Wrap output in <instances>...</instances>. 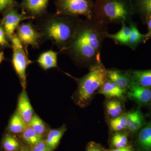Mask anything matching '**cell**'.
I'll list each match as a JSON object with an SVG mask.
<instances>
[{
  "instance_id": "d6a6232c",
  "label": "cell",
  "mask_w": 151,
  "mask_h": 151,
  "mask_svg": "<svg viewBox=\"0 0 151 151\" xmlns=\"http://www.w3.org/2000/svg\"><path fill=\"white\" fill-rule=\"evenodd\" d=\"M33 151H49L46 142L45 141L42 140L37 145L34 146Z\"/></svg>"
},
{
  "instance_id": "9a60e30c",
  "label": "cell",
  "mask_w": 151,
  "mask_h": 151,
  "mask_svg": "<svg viewBox=\"0 0 151 151\" xmlns=\"http://www.w3.org/2000/svg\"><path fill=\"white\" fill-rule=\"evenodd\" d=\"M129 74L132 81L141 86L151 89V69L132 70Z\"/></svg>"
},
{
  "instance_id": "44dd1931",
  "label": "cell",
  "mask_w": 151,
  "mask_h": 151,
  "mask_svg": "<svg viewBox=\"0 0 151 151\" xmlns=\"http://www.w3.org/2000/svg\"><path fill=\"white\" fill-rule=\"evenodd\" d=\"M24 139L27 143L32 145L35 146L42 140V136L38 134L29 127L23 132L22 134Z\"/></svg>"
},
{
  "instance_id": "ac0fdd59",
  "label": "cell",
  "mask_w": 151,
  "mask_h": 151,
  "mask_svg": "<svg viewBox=\"0 0 151 151\" xmlns=\"http://www.w3.org/2000/svg\"><path fill=\"white\" fill-rule=\"evenodd\" d=\"M122 24V29L119 32L114 34L108 33L107 37L113 40L117 44L127 45L131 32V27L127 26L125 22H123Z\"/></svg>"
},
{
  "instance_id": "603a6c76",
  "label": "cell",
  "mask_w": 151,
  "mask_h": 151,
  "mask_svg": "<svg viewBox=\"0 0 151 151\" xmlns=\"http://www.w3.org/2000/svg\"><path fill=\"white\" fill-rule=\"evenodd\" d=\"M19 146L16 139L9 134H7L3 139L2 147L5 151H17Z\"/></svg>"
},
{
  "instance_id": "d4e9b609",
  "label": "cell",
  "mask_w": 151,
  "mask_h": 151,
  "mask_svg": "<svg viewBox=\"0 0 151 151\" xmlns=\"http://www.w3.org/2000/svg\"><path fill=\"white\" fill-rule=\"evenodd\" d=\"M112 129L115 131H121L127 127L126 116H118L111 120L110 123Z\"/></svg>"
},
{
  "instance_id": "f546056e",
  "label": "cell",
  "mask_w": 151,
  "mask_h": 151,
  "mask_svg": "<svg viewBox=\"0 0 151 151\" xmlns=\"http://www.w3.org/2000/svg\"><path fill=\"white\" fill-rule=\"evenodd\" d=\"M142 118L141 116L128 127L131 132H136L142 127Z\"/></svg>"
},
{
  "instance_id": "8fae6325",
  "label": "cell",
  "mask_w": 151,
  "mask_h": 151,
  "mask_svg": "<svg viewBox=\"0 0 151 151\" xmlns=\"http://www.w3.org/2000/svg\"><path fill=\"white\" fill-rule=\"evenodd\" d=\"M49 0H23V7L33 19L41 16L46 9Z\"/></svg>"
},
{
  "instance_id": "52a82bcc",
  "label": "cell",
  "mask_w": 151,
  "mask_h": 151,
  "mask_svg": "<svg viewBox=\"0 0 151 151\" xmlns=\"http://www.w3.org/2000/svg\"><path fill=\"white\" fill-rule=\"evenodd\" d=\"M15 34L27 53L29 46H31L34 48H39L43 40L42 35L37 27L32 22L20 24L17 28Z\"/></svg>"
},
{
  "instance_id": "9c48e42d",
  "label": "cell",
  "mask_w": 151,
  "mask_h": 151,
  "mask_svg": "<svg viewBox=\"0 0 151 151\" xmlns=\"http://www.w3.org/2000/svg\"><path fill=\"white\" fill-rule=\"evenodd\" d=\"M128 95L131 99L139 103L146 104L151 100V89L147 88L132 81L129 86Z\"/></svg>"
},
{
  "instance_id": "e0dca14e",
  "label": "cell",
  "mask_w": 151,
  "mask_h": 151,
  "mask_svg": "<svg viewBox=\"0 0 151 151\" xmlns=\"http://www.w3.org/2000/svg\"><path fill=\"white\" fill-rule=\"evenodd\" d=\"M66 130L65 126L49 132L45 142L49 151H52L58 145L60 139Z\"/></svg>"
},
{
  "instance_id": "484cf974",
  "label": "cell",
  "mask_w": 151,
  "mask_h": 151,
  "mask_svg": "<svg viewBox=\"0 0 151 151\" xmlns=\"http://www.w3.org/2000/svg\"><path fill=\"white\" fill-rule=\"evenodd\" d=\"M112 142L114 147L117 148H120L127 146L128 139L125 135L118 133L113 136Z\"/></svg>"
},
{
  "instance_id": "f1b7e54d",
  "label": "cell",
  "mask_w": 151,
  "mask_h": 151,
  "mask_svg": "<svg viewBox=\"0 0 151 151\" xmlns=\"http://www.w3.org/2000/svg\"><path fill=\"white\" fill-rule=\"evenodd\" d=\"M140 116V113L138 111H134L127 114L126 116L127 127H129Z\"/></svg>"
},
{
  "instance_id": "7a4b0ae2",
  "label": "cell",
  "mask_w": 151,
  "mask_h": 151,
  "mask_svg": "<svg viewBox=\"0 0 151 151\" xmlns=\"http://www.w3.org/2000/svg\"><path fill=\"white\" fill-rule=\"evenodd\" d=\"M81 21L73 17L52 16L41 19L35 25L43 40L51 41L62 52L73 38Z\"/></svg>"
},
{
  "instance_id": "277c9868",
  "label": "cell",
  "mask_w": 151,
  "mask_h": 151,
  "mask_svg": "<svg viewBox=\"0 0 151 151\" xmlns=\"http://www.w3.org/2000/svg\"><path fill=\"white\" fill-rule=\"evenodd\" d=\"M100 11V17L97 20L105 24L125 22L132 13L129 6L123 0H106Z\"/></svg>"
},
{
  "instance_id": "6da1fadb",
  "label": "cell",
  "mask_w": 151,
  "mask_h": 151,
  "mask_svg": "<svg viewBox=\"0 0 151 151\" xmlns=\"http://www.w3.org/2000/svg\"><path fill=\"white\" fill-rule=\"evenodd\" d=\"M106 27L93 19L81 21L73 38L62 52L80 63L101 61L102 44L108 34Z\"/></svg>"
},
{
  "instance_id": "5bb4252c",
  "label": "cell",
  "mask_w": 151,
  "mask_h": 151,
  "mask_svg": "<svg viewBox=\"0 0 151 151\" xmlns=\"http://www.w3.org/2000/svg\"><path fill=\"white\" fill-rule=\"evenodd\" d=\"M107 76L108 79L122 89L129 87L132 81L129 73L124 74L118 70H107Z\"/></svg>"
},
{
  "instance_id": "1f68e13d",
  "label": "cell",
  "mask_w": 151,
  "mask_h": 151,
  "mask_svg": "<svg viewBox=\"0 0 151 151\" xmlns=\"http://www.w3.org/2000/svg\"><path fill=\"white\" fill-rule=\"evenodd\" d=\"M146 23L148 29L147 32L145 34L146 42L151 38V16L146 17Z\"/></svg>"
},
{
  "instance_id": "d6986e66",
  "label": "cell",
  "mask_w": 151,
  "mask_h": 151,
  "mask_svg": "<svg viewBox=\"0 0 151 151\" xmlns=\"http://www.w3.org/2000/svg\"><path fill=\"white\" fill-rule=\"evenodd\" d=\"M27 128V124L17 111L12 117L9 122V130L14 134H19L22 133Z\"/></svg>"
},
{
  "instance_id": "3957f363",
  "label": "cell",
  "mask_w": 151,
  "mask_h": 151,
  "mask_svg": "<svg viewBox=\"0 0 151 151\" xmlns=\"http://www.w3.org/2000/svg\"><path fill=\"white\" fill-rule=\"evenodd\" d=\"M107 70L101 61L91 65L89 72L78 80L76 102L80 107H85L95 91L100 89L108 79Z\"/></svg>"
},
{
  "instance_id": "83f0119b",
  "label": "cell",
  "mask_w": 151,
  "mask_h": 151,
  "mask_svg": "<svg viewBox=\"0 0 151 151\" xmlns=\"http://www.w3.org/2000/svg\"><path fill=\"white\" fill-rule=\"evenodd\" d=\"M9 40L4 28L0 25V47L3 48L12 47V45Z\"/></svg>"
},
{
  "instance_id": "4dcf8cb0",
  "label": "cell",
  "mask_w": 151,
  "mask_h": 151,
  "mask_svg": "<svg viewBox=\"0 0 151 151\" xmlns=\"http://www.w3.org/2000/svg\"><path fill=\"white\" fill-rule=\"evenodd\" d=\"M13 4V0H0V11L11 8Z\"/></svg>"
},
{
  "instance_id": "7402d4cb",
  "label": "cell",
  "mask_w": 151,
  "mask_h": 151,
  "mask_svg": "<svg viewBox=\"0 0 151 151\" xmlns=\"http://www.w3.org/2000/svg\"><path fill=\"white\" fill-rule=\"evenodd\" d=\"M28 126L32 129L38 134L40 135L42 137L45 133V125L42 120L37 115H35L33 116Z\"/></svg>"
},
{
  "instance_id": "4fadbf2b",
  "label": "cell",
  "mask_w": 151,
  "mask_h": 151,
  "mask_svg": "<svg viewBox=\"0 0 151 151\" xmlns=\"http://www.w3.org/2000/svg\"><path fill=\"white\" fill-rule=\"evenodd\" d=\"M124 92L125 89L120 88L115 83L108 79L100 87L98 93L103 94L108 98L118 97L122 99L124 98Z\"/></svg>"
},
{
  "instance_id": "e575fe53",
  "label": "cell",
  "mask_w": 151,
  "mask_h": 151,
  "mask_svg": "<svg viewBox=\"0 0 151 151\" xmlns=\"http://www.w3.org/2000/svg\"><path fill=\"white\" fill-rule=\"evenodd\" d=\"M111 151H133L131 148L128 147H124L117 148L115 150H112Z\"/></svg>"
},
{
  "instance_id": "ffe728a7",
  "label": "cell",
  "mask_w": 151,
  "mask_h": 151,
  "mask_svg": "<svg viewBox=\"0 0 151 151\" xmlns=\"http://www.w3.org/2000/svg\"><path fill=\"white\" fill-rule=\"evenodd\" d=\"M139 142L143 148L149 150L151 149V125L141 130L139 135Z\"/></svg>"
},
{
  "instance_id": "8992f818",
  "label": "cell",
  "mask_w": 151,
  "mask_h": 151,
  "mask_svg": "<svg viewBox=\"0 0 151 151\" xmlns=\"http://www.w3.org/2000/svg\"><path fill=\"white\" fill-rule=\"evenodd\" d=\"M58 4L63 14L73 17L83 15L89 19H93L92 4L89 0H58Z\"/></svg>"
},
{
  "instance_id": "30bf717a",
  "label": "cell",
  "mask_w": 151,
  "mask_h": 151,
  "mask_svg": "<svg viewBox=\"0 0 151 151\" xmlns=\"http://www.w3.org/2000/svg\"><path fill=\"white\" fill-rule=\"evenodd\" d=\"M17 111L27 125H28L34 116L33 110L25 89H23L19 97Z\"/></svg>"
},
{
  "instance_id": "5b68a950",
  "label": "cell",
  "mask_w": 151,
  "mask_h": 151,
  "mask_svg": "<svg viewBox=\"0 0 151 151\" xmlns=\"http://www.w3.org/2000/svg\"><path fill=\"white\" fill-rule=\"evenodd\" d=\"M13 49L12 64L14 69L19 78L23 89H26L27 85L26 69L32 61L29 58L20 41L15 34L10 40Z\"/></svg>"
},
{
  "instance_id": "8d00e7d4",
  "label": "cell",
  "mask_w": 151,
  "mask_h": 151,
  "mask_svg": "<svg viewBox=\"0 0 151 151\" xmlns=\"http://www.w3.org/2000/svg\"><path fill=\"white\" fill-rule=\"evenodd\" d=\"M18 151H30L28 150H19Z\"/></svg>"
},
{
  "instance_id": "ba28073f",
  "label": "cell",
  "mask_w": 151,
  "mask_h": 151,
  "mask_svg": "<svg viewBox=\"0 0 151 151\" xmlns=\"http://www.w3.org/2000/svg\"><path fill=\"white\" fill-rule=\"evenodd\" d=\"M32 19V18L24 14H19L15 9L11 7L4 14L1 25L4 28L7 37L10 41L22 22L24 20Z\"/></svg>"
},
{
  "instance_id": "d590c367",
  "label": "cell",
  "mask_w": 151,
  "mask_h": 151,
  "mask_svg": "<svg viewBox=\"0 0 151 151\" xmlns=\"http://www.w3.org/2000/svg\"><path fill=\"white\" fill-rule=\"evenodd\" d=\"M4 59V52L0 51V65Z\"/></svg>"
},
{
  "instance_id": "cb8c5ba5",
  "label": "cell",
  "mask_w": 151,
  "mask_h": 151,
  "mask_svg": "<svg viewBox=\"0 0 151 151\" xmlns=\"http://www.w3.org/2000/svg\"><path fill=\"white\" fill-rule=\"evenodd\" d=\"M106 109L108 114L113 118H116L123 111L121 103L116 100L109 101L106 104Z\"/></svg>"
},
{
  "instance_id": "4316f807",
  "label": "cell",
  "mask_w": 151,
  "mask_h": 151,
  "mask_svg": "<svg viewBox=\"0 0 151 151\" xmlns=\"http://www.w3.org/2000/svg\"><path fill=\"white\" fill-rule=\"evenodd\" d=\"M140 9L145 17L151 16V0H139Z\"/></svg>"
},
{
  "instance_id": "7c38bea8",
  "label": "cell",
  "mask_w": 151,
  "mask_h": 151,
  "mask_svg": "<svg viewBox=\"0 0 151 151\" xmlns=\"http://www.w3.org/2000/svg\"><path fill=\"white\" fill-rule=\"evenodd\" d=\"M58 53L50 50L42 52L37 60L39 65L44 70L58 67Z\"/></svg>"
},
{
  "instance_id": "2e32d148",
  "label": "cell",
  "mask_w": 151,
  "mask_h": 151,
  "mask_svg": "<svg viewBox=\"0 0 151 151\" xmlns=\"http://www.w3.org/2000/svg\"><path fill=\"white\" fill-rule=\"evenodd\" d=\"M131 32L127 46L133 50H135L139 44L145 43V35L141 34L134 23L130 22Z\"/></svg>"
},
{
  "instance_id": "836d02e7",
  "label": "cell",
  "mask_w": 151,
  "mask_h": 151,
  "mask_svg": "<svg viewBox=\"0 0 151 151\" xmlns=\"http://www.w3.org/2000/svg\"><path fill=\"white\" fill-rule=\"evenodd\" d=\"M87 151H102L99 147L95 145H91L87 149Z\"/></svg>"
}]
</instances>
